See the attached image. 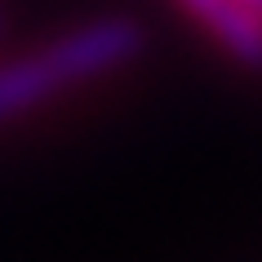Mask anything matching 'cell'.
Returning <instances> with one entry per match:
<instances>
[{
    "instance_id": "2",
    "label": "cell",
    "mask_w": 262,
    "mask_h": 262,
    "mask_svg": "<svg viewBox=\"0 0 262 262\" xmlns=\"http://www.w3.org/2000/svg\"><path fill=\"white\" fill-rule=\"evenodd\" d=\"M62 89H71V80L62 76V67L54 62V54H27L0 67V124L23 116V111L40 107L49 98H58Z\"/></svg>"
},
{
    "instance_id": "1",
    "label": "cell",
    "mask_w": 262,
    "mask_h": 262,
    "mask_svg": "<svg viewBox=\"0 0 262 262\" xmlns=\"http://www.w3.org/2000/svg\"><path fill=\"white\" fill-rule=\"evenodd\" d=\"M182 9L245 67H262V14L245 0H178Z\"/></svg>"
},
{
    "instance_id": "3",
    "label": "cell",
    "mask_w": 262,
    "mask_h": 262,
    "mask_svg": "<svg viewBox=\"0 0 262 262\" xmlns=\"http://www.w3.org/2000/svg\"><path fill=\"white\" fill-rule=\"evenodd\" d=\"M245 5H249V9H258V14H262V0H245Z\"/></svg>"
}]
</instances>
